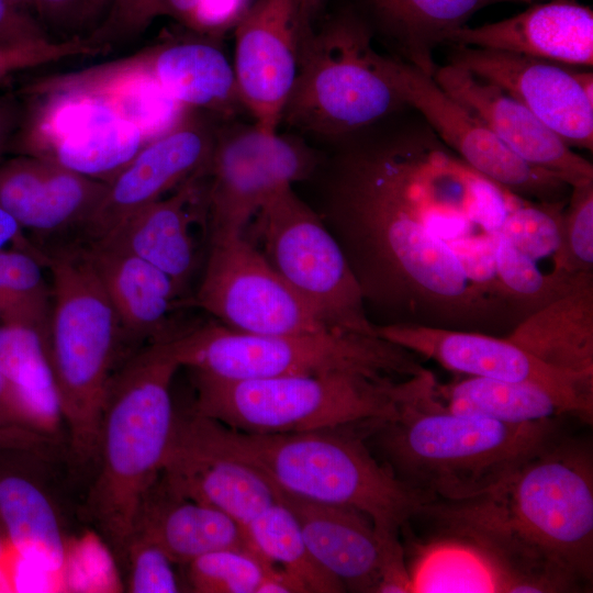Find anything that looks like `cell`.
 Masks as SVG:
<instances>
[{
	"label": "cell",
	"mask_w": 593,
	"mask_h": 593,
	"mask_svg": "<svg viewBox=\"0 0 593 593\" xmlns=\"http://www.w3.org/2000/svg\"><path fill=\"white\" fill-rule=\"evenodd\" d=\"M158 16V0H113L110 12L90 38L107 44L143 32Z\"/></svg>",
	"instance_id": "41"
},
{
	"label": "cell",
	"mask_w": 593,
	"mask_h": 593,
	"mask_svg": "<svg viewBox=\"0 0 593 593\" xmlns=\"http://www.w3.org/2000/svg\"><path fill=\"white\" fill-rule=\"evenodd\" d=\"M432 401L455 414L522 424L563 416L593 419V398L563 392L534 382H510L467 377L454 383L437 382Z\"/></svg>",
	"instance_id": "30"
},
{
	"label": "cell",
	"mask_w": 593,
	"mask_h": 593,
	"mask_svg": "<svg viewBox=\"0 0 593 593\" xmlns=\"http://www.w3.org/2000/svg\"><path fill=\"white\" fill-rule=\"evenodd\" d=\"M191 373L195 398L190 409L251 434L301 433L390 419L415 394L413 377L332 372L233 380Z\"/></svg>",
	"instance_id": "7"
},
{
	"label": "cell",
	"mask_w": 593,
	"mask_h": 593,
	"mask_svg": "<svg viewBox=\"0 0 593 593\" xmlns=\"http://www.w3.org/2000/svg\"><path fill=\"white\" fill-rule=\"evenodd\" d=\"M9 1H11L18 8L34 14L32 0H9Z\"/></svg>",
	"instance_id": "48"
},
{
	"label": "cell",
	"mask_w": 593,
	"mask_h": 593,
	"mask_svg": "<svg viewBox=\"0 0 593 593\" xmlns=\"http://www.w3.org/2000/svg\"><path fill=\"white\" fill-rule=\"evenodd\" d=\"M10 547L7 537L0 526V562L4 557V553L7 552L8 548Z\"/></svg>",
	"instance_id": "49"
},
{
	"label": "cell",
	"mask_w": 593,
	"mask_h": 593,
	"mask_svg": "<svg viewBox=\"0 0 593 593\" xmlns=\"http://www.w3.org/2000/svg\"><path fill=\"white\" fill-rule=\"evenodd\" d=\"M512 0H354L373 37L380 36L393 57L433 76L435 52L481 9Z\"/></svg>",
	"instance_id": "28"
},
{
	"label": "cell",
	"mask_w": 593,
	"mask_h": 593,
	"mask_svg": "<svg viewBox=\"0 0 593 593\" xmlns=\"http://www.w3.org/2000/svg\"><path fill=\"white\" fill-rule=\"evenodd\" d=\"M56 440L30 428L0 425V450L25 451L47 457Z\"/></svg>",
	"instance_id": "44"
},
{
	"label": "cell",
	"mask_w": 593,
	"mask_h": 593,
	"mask_svg": "<svg viewBox=\"0 0 593 593\" xmlns=\"http://www.w3.org/2000/svg\"><path fill=\"white\" fill-rule=\"evenodd\" d=\"M52 40L54 38L34 14L18 8L9 0H0L1 46H25Z\"/></svg>",
	"instance_id": "42"
},
{
	"label": "cell",
	"mask_w": 593,
	"mask_h": 593,
	"mask_svg": "<svg viewBox=\"0 0 593 593\" xmlns=\"http://www.w3.org/2000/svg\"><path fill=\"white\" fill-rule=\"evenodd\" d=\"M380 65L403 102L475 171L526 200L568 201L571 186L518 157L433 76L391 55L380 54Z\"/></svg>",
	"instance_id": "14"
},
{
	"label": "cell",
	"mask_w": 593,
	"mask_h": 593,
	"mask_svg": "<svg viewBox=\"0 0 593 593\" xmlns=\"http://www.w3.org/2000/svg\"><path fill=\"white\" fill-rule=\"evenodd\" d=\"M208 183V170L190 177L94 243L141 257L187 290L199 258L195 230H209Z\"/></svg>",
	"instance_id": "23"
},
{
	"label": "cell",
	"mask_w": 593,
	"mask_h": 593,
	"mask_svg": "<svg viewBox=\"0 0 593 593\" xmlns=\"http://www.w3.org/2000/svg\"><path fill=\"white\" fill-rule=\"evenodd\" d=\"M171 437L244 463L283 492L355 508L392 546H401V528L426 504L377 459L357 426L251 434L189 409L176 411Z\"/></svg>",
	"instance_id": "3"
},
{
	"label": "cell",
	"mask_w": 593,
	"mask_h": 593,
	"mask_svg": "<svg viewBox=\"0 0 593 593\" xmlns=\"http://www.w3.org/2000/svg\"><path fill=\"white\" fill-rule=\"evenodd\" d=\"M440 522L495 570L494 591L561 592L593 577V458L562 435L481 497L432 502Z\"/></svg>",
	"instance_id": "2"
},
{
	"label": "cell",
	"mask_w": 593,
	"mask_h": 593,
	"mask_svg": "<svg viewBox=\"0 0 593 593\" xmlns=\"http://www.w3.org/2000/svg\"><path fill=\"white\" fill-rule=\"evenodd\" d=\"M328 0H311V2H312V12H313L314 18L316 16V14L320 12V10L323 8V5Z\"/></svg>",
	"instance_id": "50"
},
{
	"label": "cell",
	"mask_w": 593,
	"mask_h": 593,
	"mask_svg": "<svg viewBox=\"0 0 593 593\" xmlns=\"http://www.w3.org/2000/svg\"><path fill=\"white\" fill-rule=\"evenodd\" d=\"M448 64L504 90L570 147L593 150V101L577 68L521 54L451 44Z\"/></svg>",
	"instance_id": "19"
},
{
	"label": "cell",
	"mask_w": 593,
	"mask_h": 593,
	"mask_svg": "<svg viewBox=\"0 0 593 593\" xmlns=\"http://www.w3.org/2000/svg\"><path fill=\"white\" fill-rule=\"evenodd\" d=\"M0 369L32 427L58 439L64 418L49 360L47 327L0 323Z\"/></svg>",
	"instance_id": "32"
},
{
	"label": "cell",
	"mask_w": 593,
	"mask_h": 593,
	"mask_svg": "<svg viewBox=\"0 0 593 593\" xmlns=\"http://www.w3.org/2000/svg\"><path fill=\"white\" fill-rule=\"evenodd\" d=\"M19 248L48 261L47 251L20 227V225L0 206V249Z\"/></svg>",
	"instance_id": "45"
},
{
	"label": "cell",
	"mask_w": 593,
	"mask_h": 593,
	"mask_svg": "<svg viewBox=\"0 0 593 593\" xmlns=\"http://www.w3.org/2000/svg\"><path fill=\"white\" fill-rule=\"evenodd\" d=\"M249 546L279 566L305 588L306 593L345 592L344 585L310 552L292 512L277 501L245 528Z\"/></svg>",
	"instance_id": "33"
},
{
	"label": "cell",
	"mask_w": 593,
	"mask_h": 593,
	"mask_svg": "<svg viewBox=\"0 0 593 593\" xmlns=\"http://www.w3.org/2000/svg\"><path fill=\"white\" fill-rule=\"evenodd\" d=\"M318 164L303 141L256 123L219 128L208 169L209 235L244 233L280 190L309 178Z\"/></svg>",
	"instance_id": "13"
},
{
	"label": "cell",
	"mask_w": 593,
	"mask_h": 593,
	"mask_svg": "<svg viewBox=\"0 0 593 593\" xmlns=\"http://www.w3.org/2000/svg\"><path fill=\"white\" fill-rule=\"evenodd\" d=\"M161 475L177 494L223 512L243 529L277 502L272 486L254 469L172 437Z\"/></svg>",
	"instance_id": "27"
},
{
	"label": "cell",
	"mask_w": 593,
	"mask_h": 593,
	"mask_svg": "<svg viewBox=\"0 0 593 593\" xmlns=\"http://www.w3.org/2000/svg\"><path fill=\"white\" fill-rule=\"evenodd\" d=\"M372 40L350 5L317 31L309 27L282 120L335 141L407 107L383 72Z\"/></svg>",
	"instance_id": "9"
},
{
	"label": "cell",
	"mask_w": 593,
	"mask_h": 593,
	"mask_svg": "<svg viewBox=\"0 0 593 593\" xmlns=\"http://www.w3.org/2000/svg\"><path fill=\"white\" fill-rule=\"evenodd\" d=\"M46 262L19 248L0 249V323L48 326Z\"/></svg>",
	"instance_id": "34"
},
{
	"label": "cell",
	"mask_w": 593,
	"mask_h": 593,
	"mask_svg": "<svg viewBox=\"0 0 593 593\" xmlns=\"http://www.w3.org/2000/svg\"><path fill=\"white\" fill-rule=\"evenodd\" d=\"M179 368L166 343L143 346L118 368L105 395L83 511L122 568L139 502L160 475L170 444Z\"/></svg>",
	"instance_id": "5"
},
{
	"label": "cell",
	"mask_w": 593,
	"mask_h": 593,
	"mask_svg": "<svg viewBox=\"0 0 593 593\" xmlns=\"http://www.w3.org/2000/svg\"><path fill=\"white\" fill-rule=\"evenodd\" d=\"M255 0H158V15H168L192 33L220 40L234 30Z\"/></svg>",
	"instance_id": "37"
},
{
	"label": "cell",
	"mask_w": 593,
	"mask_h": 593,
	"mask_svg": "<svg viewBox=\"0 0 593 593\" xmlns=\"http://www.w3.org/2000/svg\"><path fill=\"white\" fill-rule=\"evenodd\" d=\"M301 4H302L303 15H304L306 22L312 24L313 20H314V16H313V12H312V2H311V0H301Z\"/></svg>",
	"instance_id": "47"
},
{
	"label": "cell",
	"mask_w": 593,
	"mask_h": 593,
	"mask_svg": "<svg viewBox=\"0 0 593 593\" xmlns=\"http://www.w3.org/2000/svg\"><path fill=\"white\" fill-rule=\"evenodd\" d=\"M132 536L155 542L176 566L214 550L250 547L233 518L177 494L161 473L139 502Z\"/></svg>",
	"instance_id": "26"
},
{
	"label": "cell",
	"mask_w": 593,
	"mask_h": 593,
	"mask_svg": "<svg viewBox=\"0 0 593 593\" xmlns=\"http://www.w3.org/2000/svg\"><path fill=\"white\" fill-rule=\"evenodd\" d=\"M27 102L19 93H0V161L14 150L15 142L22 127Z\"/></svg>",
	"instance_id": "43"
},
{
	"label": "cell",
	"mask_w": 593,
	"mask_h": 593,
	"mask_svg": "<svg viewBox=\"0 0 593 593\" xmlns=\"http://www.w3.org/2000/svg\"><path fill=\"white\" fill-rule=\"evenodd\" d=\"M105 48L108 45L92 38L52 40L16 47L0 45V81L23 70L76 56L94 55Z\"/></svg>",
	"instance_id": "40"
},
{
	"label": "cell",
	"mask_w": 593,
	"mask_h": 593,
	"mask_svg": "<svg viewBox=\"0 0 593 593\" xmlns=\"http://www.w3.org/2000/svg\"><path fill=\"white\" fill-rule=\"evenodd\" d=\"M83 249L115 310L125 343L165 342L190 326L177 323L187 290L168 275L119 247L90 243Z\"/></svg>",
	"instance_id": "24"
},
{
	"label": "cell",
	"mask_w": 593,
	"mask_h": 593,
	"mask_svg": "<svg viewBox=\"0 0 593 593\" xmlns=\"http://www.w3.org/2000/svg\"><path fill=\"white\" fill-rule=\"evenodd\" d=\"M496 49L574 68L593 66V10L577 0H550L478 26L452 32L446 44Z\"/></svg>",
	"instance_id": "25"
},
{
	"label": "cell",
	"mask_w": 593,
	"mask_h": 593,
	"mask_svg": "<svg viewBox=\"0 0 593 593\" xmlns=\"http://www.w3.org/2000/svg\"><path fill=\"white\" fill-rule=\"evenodd\" d=\"M433 78L529 165L571 187L593 181L592 163L500 87L448 63L438 65Z\"/></svg>",
	"instance_id": "21"
},
{
	"label": "cell",
	"mask_w": 593,
	"mask_h": 593,
	"mask_svg": "<svg viewBox=\"0 0 593 593\" xmlns=\"http://www.w3.org/2000/svg\"><path fill=\"white\" fill-rule=\"evenodd\" d=\"M562 236L568 271L572 276L593 275V181L571 188Z\"/></svg>",
	"instance_id": "36"
},
{
	"label": "cell",
	"mask_w": 593,
	"mask_h": 593,
	"mask_svg": "<svg viewBox=\"0 0 593 593\" xmlns=\"http://www.w3.org/2000/svg\"><path fill=\"white\" fill-rule=\"evenodd\" d=\"M180 367L221 379H261L356 372L374 378L432 373L410 350L379 336L328 328L293 335H258L217 322L190 325L165 340Z\"/></svg>",
	"instance_id": "8"
},
{
	"label": "cell",
	"mask_w": 593,
	"mask_h": 593,
	"mask_svg": "<svg viewBox=\"0 0 593 593\" xmlns=\"http://www.w3.org/2000/svg\"><path fill=\"white\" fill-rule=\"evenodd\" d=\"M46 251L52 278L47 343L68 449L78 466H96L103 403L126 343L83 247Z\"/></svg>",
	"instance_id": "6"
},
{
	"label": "cell",
	"mask_w": 593,
	"mask_h": 593,
	"mask_svg": "<svg viewBox=\"0 0 593 593\" xmlns=\"http://www.w3.org/2000/svg\"><path fill=\"white\" fill-rule=\"evenodd\" d=\"M113 0H32L33 13L63 41L90 38L105 21Z\"/></svg>",
	"instance_id": "39"
},
{
	"label": "cell",
	"mask_w": 593,
	"mask_h": 593,
	"mask_svg": "<svg viewBox=\"0 0 593 593\" xmlns=\"http://www.w3.org/2000/svg\"><path fill=\"white\" fill-rule=\"evenodd\" d=\"M183 567L192 592L257 593L275 564L253 548L239 547L208 552Z\"/></svg>",
	"instance_id": "35"
},
{
	"label": "cell",
	"mask_w": 593,
	"mask_h": 593,
	"mask_svg": "<svg viewBox=\"0 0 593 593\" xmlns=\"http://www.w3.org/2000/svg\"><path fill=\"white\" fill-rule=\"evenodd\" d=\"M272 489L296 518L312 556L346 591H413L402 546L387 544L363 513Z\"/></svg>",
	"instance_id": "18"
},
{
	"label": "cell",
	"mask_w": 593,
	"mask_h": 593,
	"mask_svg": "<svg viewBox=\"0 0 593 593\" xmlns=\"http://www.w3.org/2000/svg\"><path fill=\"white\" fill-rule=\"evenodd\" d=\"M376 333L467 377L534 382L593 398V379L549 367L502 336L404 324H376Z\"/></svg>",
	"instance_id": "20"
},
{
	"label": "cell",
	"mask_w": 593,
	"mask_h": 593,
	"mask_svg": "<svg viewBox=\"0 0 593 593\" xmlns=\"http://www.w3.org/2000/svg\"><path fill=\"white\" fill-rule=\"evenodd\" d=\"M0 450V526L10 547L57 571L66 566L69 545L60 513L45 484Z\"/></svg>",
	"instance_id": "31"
},
{
	"label": "cell",
	"mask_w": 593,
	"mask_h": 593,
	"mask_svg": "<svg viewBox=\"0 0 593 593\" xmlns=\"http://www.w3.org/2000/svg\"><path fill=\"white\" fill-rule=\"evenodd\" d=\"M217 127L204 111L182 114L148 142L119 174L82 227L88 243L103 239L145 206L208 170Z\"/></svg>",
	"instance_id": "17"
},
{
	"label": "cell",
	"mask_w": 593,
	"mask_h": 593,
	"mask_svg": "<svg viewBox=\"0 0 593 593\" xmlns=\"http://www.w3.org/2000/svg\"><path fill=\"white\" fill-rule=\"evenodd\" d=\"M250 233L275 271L332 328L378 336L358 280L323 219L287 187L254 216Z\"/></svg>",
	"instance_id": "10"
},
{
	"label": "cell",
	"mask_w": 593,
	"mask_h": 593,
	"mask_svg": "<svg viewBox=\"0 0 593 593\" xmlns=\"http://www.w3.org/2000/svg\"><path fill=\"white\" fill-rule=\"evenodd\" d=\"M0 425L20 426L35 430L16 398L13 389L0 369ZM36 432V430H35Z\"/></svg>",
	"instance_id": "46"
},
{
	"label": "cell",
	"mask_w": 593,
	"mask_h": 593,
	"mask_svg": "<svg viewBox=\"0 0 593 593\" xmlns=\"http://www.w3.org/2000/svg\"><path fill=\"white\" fill-rule=\"evenodd\" d=\"M176 564L155 542L132 536L123 569L126 591L131 593H175L183 591L175 571Z\"/></svg>",
	"instance_id": "38"
},
{
	"label": "cell",
	"mask_w": 593,
	"mask_h": 593,
	"mask_svg": "<svg viewBox=\"0 0 593 593\" xmlns=\"http://www.w3.org/2000/svg\"><path fill=\"white\" fill-rule=\"evenodd\" d=\"M311 26L301 0H255L234 29L239 100L266 131H278L282 121L298 76L302 38Z\"/></svg>",
	"instance_id": "16"
},
{
	"label": "cell",
	"mask_w": 593,
	"mask_h": 593,
	"mask_svg": "<svg viewBox=\"0 0 593 593\" xmlns=\"http://www.w3.org/2000/svg\"><path fill=\"white\" fill-rule=\"evenodd\" d=\"M217 41L194 34L160 42L122 58L59 74L58 87L81 92L116 81L144 80L183 108L232 115L243 105L233 63Z\"/></svg>",
	"instance_id": "15"
},
{
	"label": "cell",
	"mask_w": 593,
	"mask_h": 593,
	"mask_svg": "<svg viewBox=\"0 0 593 593\" xmlns=\"http://www.w3.org/2000/svg\"><path fill=\"white\" fill-rule=\"evenodd\" d=\"M433 393L361 426L377 459L426 504L489 494L561 436L558 419L510 424L455 414L435 405Z\"/></svg>",
	"instance_id": "4"
},
{
	"label": "cell",
	"mask_w": 593,
	"mask_h": 593,
	"mask_svg": "<svg viewBox=\"0 0 593 593\" xmlns=\"http://www.w3.org/2000/svg\"><path fill=\"white\" fill-rule=\"evenodd\" d=\"M14 150L109 182L153 138L104 98L90 93L27 97Z\"/></svg>",
	"instance_id": "12"
},
{
	"label": "cell",
	"mask_w": 593,
	"mask_h": 593,
	"mask_svg": "<svg viewBox=\"0 0 593 593\" xmlns=\"http://www.w3.org/2000/svg\"><path fill=\"white\" fill-rule=\"evenodd\" d=\"M195 304L223 326L240 333L293 335L332 328L244 233L210 235Z\"/></svg>",
	"instance_id": "11"
},
{
	"label": "cell",
	"mask_w": 593,
	"mask_h": 593,
	"mask_svg": "<svg viewBox=\"0 0 593 593\" xmlns=\"http://www.w3.org/2000/svg\"><path fill=\"white\" fill-rule=\"evenodd\" d=\"M107 187L43 157L19 154L0 161V206L29 236L82 230Z\"/></svg>",
	"instance_id": "22"
},
{
	"label": "cell",
	"mask_w": 593,
	"mask_h": 593,
	"mask_svg": "<svg viewBox=\"0 0 593 593\" xmlns=\"http://www.w3.org/2000/svg\"><path fill=\"white\" fill-rule=\"evenodd\" d=\"M325 223L385 324L506 336L524 314L497 247L524 199L482 176L413 108L334 141Z\"/></svg>",
	"instance_id": "1"
},
{
	"label": "cell",
	"mask_w": 593,
	"mask_h": 593,
	"mask_svg": "<svg viewBox=\"0 0 593 593\" xmlns=\"http://www.w3.org/2000/svg\"><path fill=\"white\" fill-rule=\"evenodd\" d=\"M504 337L549 367L593 379V276L525 316Z\"/></svg>",
	"instance_id": "29"
}]
</instances>
